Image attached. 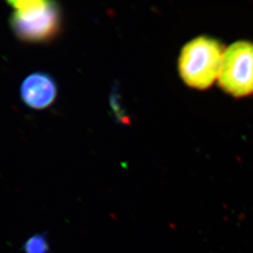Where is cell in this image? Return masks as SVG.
<instances>
[{"instance_id":"1","label":"cell","mask_w":253,"mask_h":253,"mask_svg":"<svg viewBox=\"0 0 253 253\" xmlns=\"http://www.w3.org/2000/svg\"><path fill=\"white\" fill-rule=\"evenodd\" d=\"M225 48L213 37L202 35L182 47L177 69L183 83L195 90H207L218 80Z\"/></svg>"},{"instance_id":"2","label":"cell","mask_w":253,"mask_h":253,"mask_svg":"<svg viewBox=\"0 0 253 253\" xmlns=\"http://www.w3.org/2000/svg\"><path fill=\"white\" fill-rule=\"evenodd\" d=\"M219 87L235 99L253 95V42L237 41L225 49Z\"/></svg>"},{"instance_id":"3","label":"cell","mask_w":253,"mask_h":253,"mask_svg":"<svg viewBox=\"0 0 253 253\" xmlns=\"http://www.w3.org/2000/svg\"><path fill=\"white\" fill-rule=\"evenodd\" d=\"M10 24L19 39L30 42H45L59 31L60 9L54 0H44L31 8L17 10Z\"/></svg>"},{"instance_id":"4","label":"cell","mask_w":253,"mask_h":253,"mask_svg":"<svg viewBox=\"0 0 253 253\" xmlns=\"http://www.w3.org/2000/svg\"><path fill=\"white\" fill-rule=\"evenodd\" d=\"M56 84L48 74L33 73L21 85V98L27 107L37 110L48 108L54 103L56 97Z\"/></svg>"},{"instance_id":"5","label":"cell","mask_w":253,"mask_h":253,"mask_svg":"<svg viewBox=\"0 0 253 253\" xmlns=\"http://www.w3.org/2000/svg\"><path fill=\"white\" fill-rule=\"evenodd\" d=\"M49 242L46 234L30 236L24 245L25 253H49Z\"/></svg>"},{"instance_id":"6","label":"cell","mask_w":253,"mask_h":253,"mask_svg":"<svg viewBox=\"0 0 253 253\" xmlns=\"http://www.w3.org/2000/svg\"><path fill=\"white\" fill-rule=\"evenodd\" d=\"M9 5L17 10L28 9L42 3L44 0H7Z\"/></svg>"}]
</instances>
